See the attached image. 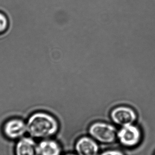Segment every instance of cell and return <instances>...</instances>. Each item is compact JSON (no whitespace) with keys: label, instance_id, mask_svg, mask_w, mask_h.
Returning a JSON list of instances; mask_svg holds the SVG:
<instances>
[{"label":"cell","instance_id":"4","mask_svg":"<svg viewBox=\"0 0 155 155\" xmlns=\"http://www.w3.org/2000/svg\"><path fill=\"white\" fill-rule=\"evenodd\" d=\"M2 132L9 140H18L27 132L26 123L22 118L12 117L6 120L2 127Z\"/></svg>","mask_w":155,"mask_h":155},{"label":"cell","instance_id":"10","mask_svg":"<svg viewBox=\"0 0 155 155\" xmlns=\"http://www.w3.org/2000/svg\"><path fill=\"white\" fill-rule=\"evenodd\" d=\"M97 155H125L124 153L118 149H108L99 153Z\"/></svg>","mask_w":155,"mask_h":155},{"label":"cell","instance_id":"8","mask_svg":"<svg viewBox=\"0 0 155 155\" xmlns=\"http://www.w3.org/2000/svg\"><path fill=\"white\" fill-rule=\"evenodd\" d=\"M39 155H61L60 143L51 138L42 139L38 143Z\"/></svg>","mask_w":155,"mask_h":155},{"label":"cell","instance_id":"11","mask_svg":"<svg viewBox=\"0 0 155 155\" xmlns=\"http://www.w3.org/2000/svg\"><path fill=\"white\" fill-rule=\"evenodd\" d=\"M64 155H77L76 154H74V153H68V154H65Z\"/></svg>","mask_w":155,"mask_h":155},{"label":"cell","instance_id":"12","mask_svg":"<svg viewBox=\"0 0 155 155\" xmlns=\"http://www.w3.org/2000/svg\"></svg>","mask_w":155,"mask_h":155},{"label":"cell","instance_id":"1","mask_svg":"<svg viewBox=\"0 0 155 155\" xmlns=\"http://www.w3.org/2000/svg\"><path fill=\"white\" fill-rule=\"evenodd\" d=\"M27 132L35 139L51 138L58 133L59 124L57 119L50 114L43 112L33 113L26 122Z\"/></svg>","mask_w":155,"mask_h":155},{"label":"cell","instance_id":"3","mask_svg":"<svg viewBox=\"0 0 155 155\" xmlns=\"http://www.w3.org/2000/svg\"><path fill=\"white\" fill-rule=\"evenodd\" d=\"M142 138V131L134 124L121 127L117 130V140L125 147L129 148L137 146L141 142Z\"/></svg>","mask_w":155,"mask_h":155},{"label":"cell","instance_id":"7","mask_svg":"<svg viewBox=\"0 0 155 155\" xmlns=\"http://www.w3.org/2000/svg\"><path fill=\"white\" fill-rule=\"evenodd\" d=\"M15 155H39L38 143L32 137H22L15 145Z\"/></svg>","mask_w":155,"mask_h":155},{"label":"cell","instance_id":"6","mask_svg":"<svg viewBox=\"0 0 155 155\" xmlns=\"http://www.w3.org/2000/svg\"><path fill=\"white\" fill-rule=\"evenodd\" d=\"M74 149L77 155H97L99 153L98 143L89 136H82L76 141Z\"/></svg>","mask_w":155,"mask_h":155},{"label":"cell","instance_id":"9","mask_svg":"<svg viewBox=\"0 0 155 155\" xmlns=\"http://www.w3.org/2000/svg\"><path fill=\"white\" fill-rule=\"evenodd\" d=\"M8 27V21L6 16L0 12V35L4 33Z\"/></svg>","mask_w":155,"mask_h":155},{"label":"cell","instance_id":"2","mask_svg":"<svg viewBox=\"0 0 155 155\" xmlns=\"http://www.w3.org/2000/svg\"><path fill=\"white\" fill-rule=\"evenodd\" d=\"M117 130L113 125L109 123L97 122L89 126V136L98 143L110 144L117 140Z\"/></svg>","mask_w":155,"mask_h":155},{"label":"cell","instance_id":"5","mask_svg":"<svg viewBox=\"0 0 155 155\" xmlns=\"http://www.w3.org/2000/svg\"><path fill=\"white\" fill-rule=\"evenodd\" d=\"M110 117L115 124L123 127L134 124L136 120L137 115L130 107L119 106L112 110Z\"/></svg>","mask_w":155,"mask_h":155}]
</instances>
